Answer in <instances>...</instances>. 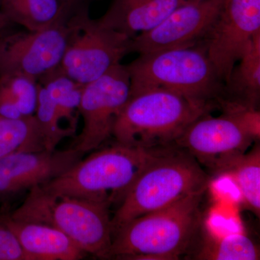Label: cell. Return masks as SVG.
<instances>
[{
  "label": "cell",
  "mask_w": 260,
  "mask_h": 260,
  "mask_svg": "<svg viewBox=\"0 0 260 260\" xmlns=\"http://www.w3.org/2000/svg\"><path fill=\"white\" fill-rule=\"evenodd\" d=\"M203 194L186 197L123 225L113 236L107 259H180L199 238Z\"/></svg>",
  "instance_id": "cell-1"
},
{
  "label": "cell",
  "mask_w": 260,
  "mask_h": 260,
  "mask_svg": "<svg viewBox=\"0 0 260 260\" xmlns=\"http://www.w3.org/2000/svg\"><path fill=\"white\" fill-rule=\"evenodd\" d=\"M166 148H142L115 141L106 148L96 149L41 187L55 196L119 207L142 173Z\"/></svg>",
  "instance_id": "cell-2"
},
{
  "label": "cell",
  "mask_w": 260,
  "mask_h": 260,
  "mask_svg": "<svg viewBox=\"0 0 260 260\" xmlns=\"http://www.w3.org/2000/svg\"><path fill=\"white\" fill-rule=\"evenodd\" d=\"M126 66L130 95L147 89H166L213 108L223 96L225 83L203 43L140 54Z\"/></svg>",
  "instance_id": "cell-3"
},
{
  "label": "cell",
  "mask_w": 260,
  "mask_h": 260,
  "mask_svg": "<svg viewBox=\"0 0 260 260\" xmlns=\"http://www.w3.org/2000/svg\"><path fill=\"white\" fill-rule=\"evenodd\" d=\"M213 109L171 90L147 89L130 95L112 137L118 143L138 148L174 146L189 124Z\"/></svg>",
  "instance_id": "cell-4"
},
{
  "label": "cell",
  "mask_w": 260,
  "mask_h": 260,
  "mask_svg": "<svg viewBox=\"0 0 260 260\" xmlns=\"http://www.w3.org/2000/svg\"><path fill=\"white\" fill-rule=\"evenodd\" d=\"M210 176L184 149L169 147L135 181L112 218L113 236L133 219L174 204L186 197L204 194Z\"/></svg>",
  "instance_id": "cell-5"
},
{
  "label": "cell",
  "mask_w": 260,
  "mask_h": 260,
  "mask_svg": "<svg viewBox=\"0 0 260 260\" xmlns=\"http://www.w3.org/2000/svg\"><path fill=\"white\" fill-rule=\"evenodd\" d=\"M110 208L91 200L55 196L38 186L29 191L23 204L9 215L19 221L56 228L87 254L107 259L113 240Z\"/></svg>",
  "instance_id": "cell-6"
},
{
  "label": "cell",
  "mask_w": 260,
  "mask_h": 260,
  "mask_svg": "<svg viewBox=\"0 0 260 260\" xmlns=\"http://www.w3.org/2000/svg\"><path fill=\"white\" fill-rule=\"evenodd\" d=\"M68 25L60 69L76 83L85 85L98 79L133 52V39L101 25L90 18L88 8L72 15Z\"/></svg>",
  "instance_id": "cell-7"
},
{
  "label": "cell",
  "mask_w": 260,
  "mask_h": 260,
  "mask_svg": "<svg viewBox=\"0 0 260 260\" xmlns=\"http://www.w3.org/2000/svg\"><path fill=\"white\" fill-rule=\"evenodd\" d=\"M130 90L129 72L121 63L84 85L79 106L83 127L70 148L85 155L112 138L116 119L129 100Z\"/></svg>",
  "instance_id": "cell-8"
},
{
  "label": "cell",
  "mask_w": 260,
  "mask_h": 260,
  "mask_svg": "<svg viewBox=\"0 0 260 260\" xmlns=\"http://www.w3.org/2000/svg\"><path fill=\"white\" fill-rule=\"evenodd\" d=\"M259 141L230 114L200 116L186 127L176 141L201 166L215 173H224L234 160Z\"/></svg>",
  "instance_id": "cell-9"
},
{
  "label": "cell",
  "mask_w": 260,
  "mask_h": 260,
  "mask_svg": "<svg viewBox=\"0 0 260 260\" xmlns=\"http://www.w3.org/2000/svg\"><path fill=\"white\" fill-rule=\"evenodd\" d=\"M68 20L42 30L2 36L0 74L17 73L39 81L60 68L68 44Z\"/></svg>",
  "instance_id": "cell-10"
},
{
  "label": "cell",
  "mask_w": 260,
  "mask_h": 260,
  "mask_svg": "<svg viewBox=\"0 0 260 260\" xmlns=\"http://www.w3.org/2000/svg\"><path fill=\"white\" fill-rule=\"evenodd\" d=\"M260 32V0H225L205 38L207 52L219 78L226 83L251 39Z\"/></svg>",
  "instance_id": "cell-11"
},
{
  "label": "cell",
  "mask_w": 260,
  "mask_h": 260,
  "mask_svg": "<svg viewBox=\"0 0 260 260\" xmlns=\"http://www.w3.org/2000/svg\"><path fill=\"white\" fill-rule=\"evenodd\" d=\"M225 1L182 3L156 27L133 38L132 51L142 54L202 44L213 28Z\"/></svg>",
  "instance_id": "cell-12"
},
{
  "label": "cell",
  "mask_w": 260,
  "mask_h": 260,
  "mask_svg": "<svg viewBox=\"0 0 260 260\" xmlns=\"http://www.w3.org/2000/svg\"><path fill=\"white\" fill-rule=\"evenodd\" d=\"M67 150L15 152L0 158V203H7L32 188L59 177L83 158Z\"/></svg>",
  "instance_id": "cell-13"
},
{
  "label": "cell",
  "mask_w": 260,
  "mask_h": 260,
  "mask_svg": "<svg viewBox=\"0 0 260 260\" xmlns=\"http://www.w3.org/2000/svg\"><path fill=\"white\" fill-rule=\"evenodd\" d=\"M183 0H113L98 23L129 38L156 27Z\"/></svg>",
  "instance_id": "cell-14"
},
{
  "label": "cell",
  "mask_w": 260,
  "mask_h": 260,
  "mask_svg": "<svg viewBox=\"0 0 260 260\" xmlns=\"http://www.w3.org/2000/svg\"><path fill=\"white\" fill-rule=\"evenodd\" d=\"M30 260H79L88 254L68 236L46 224L19 221L3 215Z\"/></svg>",
  "instance_id": "cell-15"
},
{
  "label": "cell",
  "mask_w": 260,
  "mask_h": 260,
  "mask_svg": "<svg viewBox=\"0 0 260 260\" xmlns=\"http://www.w3.org/2000/svg\"><path fill=\"white\" fill-rule=\"evenodd\" d=\"M260 95V32L251 39L225 83L222 99L257 109Z\"/></svg>",
  "instance_id": "cell-16"
},
{
  "label": "cell",
  "mask_w": 260,
  "mask_h": 260,
  "mask_svg": "<svg viewBox=\"0 0 260 260\" xmlns=\"http://www.w3.org/2000/svg\"><path fill=\"white\" fill-rule=\"evenodd\" d=\"M0 10L11 23L39 30L70 18L60 0H0Z\"/></svg>",
  "instance_id": "cell-17"
},
{
  "label": "cell",
  "mask_w": 260,
  "mask_h": 260,
  "mask_svg": "<svg viewBox=\"0 0 260 260\" xmlns=\"http://www.w3.org/2000/svg\"><path fill=\"white\" fill-rule=\"evenodd\" d=\"M259 249L244 234L216 236L204 232L200 246L191 259L200 260H258Z\"/></svg>",
  "instance_id": "cell-18"
},
{
  "label": "cell",
  "mask_w": 260,
  "mask_h": 260,
  "mask_svg": "<svg viewBox=\"0 0 260 260\" xmlns=\"http://www.w3.org/2000/svg\"><path fill=\"white\" fill-rule=\"evenodd\" d=\"M39 82L47 90L61 123L66 121L68 127L76 131L84 85L72 80L60 68L43 77Z\"/></svg>",
  "instance_id": "cell-19"
},
{
  "label": "cell",
  "mask_w": 260,
  "mask_h": 260,
  "mask_svg": "<svg viewBox=\"0 0 260 260\" xmlns=\"http://www.w3.org/2000/svg\"><path fill=\"white\" fill-rule=\"evenodd\" d=\"M47 150L35 115L11 119L0 115V158L15 152Z\"/></svg>",
  "instance_id": "cell-20"
},
{
  "label": "cell",
  "mask_w": 260,
  "mask_h": 260,
  "mask_svg": "<svg viewBox=\"0 0 260 260\" xmlns=\"http://www.w3.org/2000/svg\"><path fill=\"white\" fill-rule=\"evenodd\" d=\"M224 173L232 174L246 205L258 217L260 213V147L256 141L252 150L243 154Z\"/></svg>",
  "instance_id": "cell-21"
},
{
  "label": "cell",
  "mask_w": 260,
  "mask_h": 260,
  "mask_svg": "<svg viewBox=\"0 0 260 260\" xmlns=\"http://www.w3.org/2000/svg\"><path fill=\"white\" fill-rule=\"evenodd\" d=\"M35 116L44 135L47 150H55L57 145L66 138H75L76 131L62 126L52 101L45 88L39 82Z\"/></svg>",
  "instance_id": "cell-22"
},
{
  "label": "cell",
  "mask_w": 260,
  "mask_h": 260,
  "mask_svg": "<svg viewBox=\"0 0 260 260\" xmlns=\"http://www.w3.org/2000/svg\"><path fill=\"white\" fill-rule=\"evenodd\" d=\"M0 83L9 90L23 117L35 115L39 96V81L17 73L0 74Z\"/></svg>",
  "instance_id": "cell-23"
},
{
  "label": "cell",
  "mask_w": 260,
  "mask_h": 260,
  "mask_svg": "<svg viewBox=\"0 0 260 260\" xmlns=\"http://www.w3.org/2000/svg\"><path fill=\"white\" fill-rule=\"evenodd\" d=\"M0 260H30L3 215H0Z\"/></svg>",
  "instance_id": "cell-24"
},
{
  "label": "cell",
  "mask_w": 260,
  "mask_h": 260,
  "mask_svg": "<svg viewBox=\"0 0 260 260\" xmlns=\"http://www.w3.org/2000/svg\"><path fill=\"white\" fill-rule=\"evenodd\" d=\"M60 1L67 14L70 17L83 8H88V3L90 0H60Z\"/></svg>",
  "instance_id": "cell-25"
},
{
  "label": "cell",
  "mask_w": 260,
  "mask_h": 260,
  "mask_svg": "<svg viewBox=\"0 0 260 260\" xmlns=\"http://www.w3.org/2000/svg\"><path fill=\"white\" fill-rule=\"evenodd\" d=\"M10 24L11 23L6 18V17L3 14L1 10H0V32L4 31L5 29L8 28Z\"/></svg>",
  "instance_id": "cell-26"
},
{
  "label": "cell",
  "mask_w": 260,
  "mask_h": 260,
  "mask_svg": "<svg viewBox=\"0 0 260 260\" xmlns=\"http://www.w3.org/2000/svg\"><path fill=\"white\" fill-rule=\"evenodd\" d=\"M183 1H185V2H200V1H205V0H183Z\"/></svg>",
  "instance_id": "cell-27"
}]
</instances>
